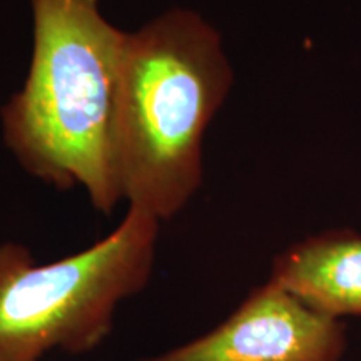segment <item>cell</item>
Masks as SVG:
<instances>
[{
  "label": "cell",
  "mask_w": 361,
  "mask_h": 361,
  "mask_svg": "<svg viewBox=\"0 0 361 361\" xmlns=\"http://www.w3.org/2000/svg\"><path fill=\"white\" fill-rule=\"evenodd\" d=\"M233 71L218 30L171 8L128 32L117 116V171L129 207L168 221L202 180V137Z\"/></svg>",
  "instance_id": "7a4b0ae2"
},
{
  "label": "cell",
  "mask_w": 361,
  "mask_h": 361,
  "mask_svg": "<svg viewBox=\"0 0 361 361\" xmlns=\"http://www.w3.org/2000/svg\"><path fill=\"white\" fill-rule=\"evenodd\" d=\"M273 281L318 313L361 314V238H313L274 263Z\"/></svg>",
  "instance_id": "5b68a950"
},
{
  "label": "cell",
  "mask_w": 361,
  "mask_h": 361,
  "mask_svg": "<svg viewBox=\"0 0 361 361\" xmlns=\"http://www.w3.org/2000/svg\"><path fill=\"white\" fill-rule=\"evenodd\" d=\"M341 348L335 318L269 279L213 331L137 361H336Z\"/></svg>",
  "instance_id": "277c9868"
},
{
  "label": "cell",
  "mask_w": 361,
  "mask_h": 361,
  "mask_svg": "<svg viewBox=\"0 0 361 361\" xmlns=\"http://www.w3.org/2000/svg\"><path fill=\"white\" fill-rule=\"evenodd\" d=\"M32 57L2 107L4 141L27 173L57 189L82 188L94 209L124 201L117 116L128 32L99 0H30Z\"/></svg>",
  "instance_id": "6da1fadb"
},
{
  "label": "cell",
  "mask_w": 361,
  "mask_h": 361,
  "mask_svg": "<svg viewBox=\"0 0 361 361\" xmlns=\"http://www.w3.org/2000/svg\"><path fill=\"white\" fill-rule=\"evenodd\" d=\"M161 221L129 207L87 250L39 264L29 247L0 245V361L84 355L111 335L116 311L152 276Z\"/></svg>",
  "instance_id": "3957f363"
}]
</instances>
